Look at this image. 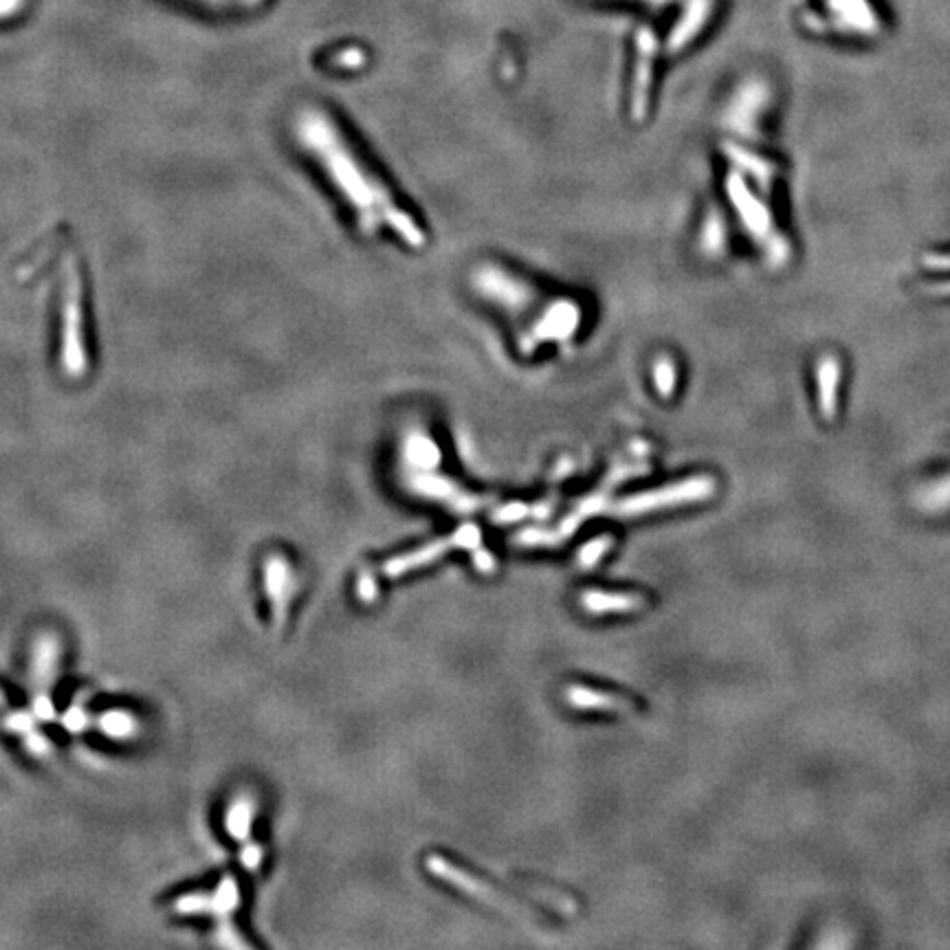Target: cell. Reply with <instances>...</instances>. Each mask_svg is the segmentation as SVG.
I'll list each match as a JSON object with an SVG mask.
<instances>
[{"label":"cell","instance_id":"obj_19","mask_svg":"<svg viewBox=\"0 0 950 950\" xmlns=\"http://www.w3.org/2000/svg\"><path fill=\"white\" fill-rule=\"evenodd\" d=\"M654 383L661 396H672L676 388V368L672 359H658L654 366Z\"/></svg>","mask_w":950,"mask_h":950},{"label":"cell","instance_id":"obj_10","mask_svg":"<svg viewBox=\"0 0 950 950\" xmlns=\"http://www.w3.org/2000/svg\"><path fill=\"white\" fill-rule=\"evenodd\" d=\"M60 663V643L56 637H40L34 645V661H32V685L36 689L34 700H47L51 685L58 674Z\"/></svg>","mask_w":950,"mask_h":950},{"label":"cell","instance_id":"obj_9","mask_svg":"<svg viewBox=\"0 0 950 950\" xmlns=\"http://www.w3.org/2000/svg\"><path fill=\"white\" fill-rule=\"evenodd\" d=\"M713 5H715V0H687L680 21L676 23V27L672 29V34L667 38L669 54H680L685 47H689L700 36V32L706 27V23L713 14Z\"/></svg>","mask_w":950,"mask_h":950},{"label":"cell","instance_id":"obj_16","mask_svg":"<svg viewBox=\"0 0 950 950\" xmlns=\"http://www.w3.org/2000/svg\"><path fill=\"white\" fill-rule=\"evenodd\" d=\"M403 458L407 460V464L416 466L418 471H429L440 462V451L427 434L412 431L403 440Z\"/></svg>","mask_w":950,"mask_h":950},{"label":"cell","instance_id":"obj_23","mask_svg":"<svg viewBox=\"0 0 950 950\" xmlns=\"http://www.w3.org/2000/svg\"><path fill=\"white\" fill-rule=\"evenodd\" d=\"M473 566L478 568L480 572H485V574H491V572H496V557L489 555L487 550L478 548V550L473 553Z\"/></svg>","mask_w":950,"mask_h":950},{"label":"cell","instance_id":"obj_5","mask_svg":"<svg viewBox=\"0 0 950 950\" xmlns=\"http://www.w3.org/2000/svg\"><path fill=\"white\" fill-rule=\"evenodd\" d=\"M453 548H473V550H478L480 548V531H478V526H464V529H460L455 535H451L447 539H436L429 546H423L420 550H412L407 555H399V557L385 561L383 574L396 579L401 574H407L412 570L429 566L431 561H436L438 557H442L444 553H449Z\"/></svg>","mask_w":950,"mask_h":950},{"label":"cell","instance_id":"obj_22","mask_svg":"<svg viewBox=\"0 0 950 950\" xmlns=\"http://www.w3.org/2000/svg\"><path fill=\"white\" fill-rule=\"evenodd\" d=\"M357 592H359V596H361V601H364V603H372V601L377 598V583H375L372 574H368V572H361V577H359V587H357Z\"/></svg>","mask_w":950,"mask_h":950},{"label":"cell","instance_id":"obj_13","mask_svg":"<svg viewBox=\"0 0 950 950\" xmlns=\"http://www.w3.org/2000/svg\"><path fill=\"white\" fill-rule=\"evenodd\" d=\"M414 489L434 498V500L449 504L451 509H458V513H468L471 509L478 507V500L466 496L464 491H460L453 483L436 478V475H418V478L414 480Z\"/></svg>","mask_w":950,"mask_h":950},{"label":"cell","instance_id":"obj_7","mask_svg":"<svg viewBox=\"0 0 950 950\" xmlns=\"http://www.w3.org/2000/svg\"><path fill=\"white\" fill-rule=\"evenodd\" d=\"M637 71H633V88H631V115L641 119L648 110L650 91L654 82V64L658 56V38L656 32L643 27L637 36Z\"/></svg>","mask_w":950,"mask_h":950},{"label":"cell","instance_id":"obj_15","mask_svg":"<svg viewBox=\"0 0 950 950\" xmlns=\"http://www.w3.org/2000/svg\"><path fill=\"white\" fill-rule=\"evenodd\" d=\"M256 812H258V804L249 795H240L238 799H234L229 810H227V817H225L227 834L238 843L251 841Z\"/></svg>","mask_w":950,"mask_h":950},{"label":"cell","instance_id":"obj_25","mask_svg":"<svg viewBox=\"0 0 950 950\" xmlns=\"http://www.w3.org/2000/svg\"><path fill=\"white\" fill-rule=\"evenodd\" d=\"M928 290H930V293H939V295H950V282H943V284H930Z\"/></svg>","mask_w":950,"mask_h":950},{"label":"cell","instance_id":"obj_6","mask_svg":"<svg viewBox=\"0 0 950 950\" xmlns=\"http://www.w3.org/2000/svg\"><path fill=\"white\" fill-rule=\"evenodd\" d=\"M264 592L271 605L273 622L275 627H284L288 618V609L293 603V596L297 592V577L290 566V561L275 553L264 561Z\"/></svg>","mask_w":950,"mask_h":950},{"label":"cell","instance_id":"obj_11","mask_svg":"<svg viewBox=\"0 0 950 950\" xmlns=\"http://www.w3.org/2000/svg\"><path fill=\"white\" fill-rule=\"evenodd\" d=\"M581 607L590 614H627L639 611L648 607V598L641 594H627V592H601V590H587L581 594Z\"/></svg>","mask_w":950,"mask_h":950},{"label":"cell","instance_id":"obj_18","mask_svg":"<svg viewBox=\"0 0 950 950\" xmlns=\"http://www.w3.org/2000/svg\"><path fill=\"white\" fill-rule=\"evenodd\" d=\"M611 546V537H598V539H592L587 546H583V550H579V555H577V566L581 568V570H590V568H594V563L607 553V548Z\"/></svg>","mask_w":950,"mask_h":950},{"label":"cell","instance_id":"obj_17","mask_svg":"<svg viewBox=\"0 0 950 950\" xmlns=\"http://www.w3.org/2000/svg\"><path fill=\"white\" fill-rule=\"evenodd\" d=\"M93 724L110 739H130L139 731L136 717L123 709H110V711L97 715Z\"/></svg>","mask_w":950,"mask_h":950},{"label":"cell","instance_id":"obj_28","mask_svg":"<svg viewBox=\"0 0 950 950\" xmlns=\"http://www.w3.org/2000/svg\"><path fill=\"white\" fill-rule=\"evenodd\" d=\"M245 5H256V3H260V0H242Z\"/></svg>","mask_w":950,"mask_h":950},{"label":"cell","instance_id":"obj_27","mask_svg":"<svg viewBox=\"0 0 950 950\" xmlns=\"http://www.w3.org/2000/svg\"><path fill=\"white\" fill-rule=\"evenodd\" d=\"M5 702H8V698H5L3 689H0V706H5Z\"/></svg>","mask_w":950,"mask_h":950},{"label":"cell","instance_id":"obj_20","mask_svg":"<svg viewBox=\"0 0 950 950\" xmlns=\"http://www.w3.org/2000/svg\"><path fill=\"white\" fill-rule=\"evenodd\" d=\"M240 863H242L245 869L258 871L260 865L264 863V850H262V845H258L253 841H247L242 845V850H240Z\"/></svg>","mask_w":950,"mask_h":950},{"label":"cell","instance_id":"obj_8","mask_svg":"<svg viewBox=\"0 0 950 950\" xmlns=\"http://www.w3.org/2000/svg\"><path fill=\"white\" fill-rule=\"evenodd\" d=\"M728 197H731L733 205L737 207V212H739V216H741L746 229H748L757 240H763L765 245H772V234H774V229H772L770 214H768L765 205L759 203V201L748 192V188L744 186L741 179H737V175H733V179L728 181Z\"/></svg>","mask_w":950,"mask_h":950},{"label":"cell","instance_id":"obj_2","mask_svg":"<svg viewBox=\"0 0 950 950\" xmlns=\"http://www.w3.org/2000/svg\"><path fill=\"white\" fill-rule=\"evenodd\" d=\"M240 906V887L234 876H225L212 893H188L175 900L173 909L179 915H205L216 919V941L223 946H245L234 924V913Z\"/></svg>","mask_w":950,"mask_h":950},{"label":"cell","instance_id":"obj_1","mask_svg":"<svg viewBox=\"0 0 950 950\" xmlns=\"http://www.w3.org/2000/svg\"><path fill=\"white\" fill-rule=\"evenodd\" d=\"M295 139L322 168L366 234H377L388 227L414 249L425 247L427 238L420 225L394 201L392 192L368 168L364 156L351 145L331 115L320 108L304 110L295 121Z\"/></svg>","mask_w":950,"mask_h":950},{"label":"cell","instance_id":"obj_4","mask_svg":"<svg viewBox=\"0 0 950 950\" xmlns=\"http://www.w3.org/2000/svg\"><path fill=\"white\" fill-rule=\"evenodd\" d=\"M425 865H427V871H429L431 876L444 880L447 884L455 887L458 891L466 893V895L473 898V900H478V902H483V904H487V906H491V909H498V911H502V913H507V915H513V917H522V919L531 917V911H526V909H524L520 902H515L511 895H507V893H502L500 889H496V887L483 882L480 878H473L471 874H466V871L460 869V867H453L449 860H444V858H440V856H429V858L425 860Z\"/></svg>","mask_w":950,"mask_h":950},{"label":"cell","instance_id":"obj_14","mask_svg":"<svg viewBox=\"0 0 950 950\" xmlns=\"http://www.w3.org/2000/svg\"><path fill=\"white\" fill-rule=\"evenodd\" d=\"M839 381H841V364L836 357L828 355L819 361V403L823 418L832 420L836 414L839 399Z\"/></svg>","mask_w":950,"mask_h":950},{"label":"cell","instance_id":"obj_12","mask_svg":"<svg viewBox=\"0 0 950 950\" xmlns=\"http://www.w3.org/2000/svg\"><path fill=\"white\" fill-rule=\"evenodd\" d=\"M566 700L572 709H579V711H605V713H633L637 711V704L622 698V696L592 691V689H585L579 685H572L566 691Z\"/></svg>","mask_w":950,"mask_h":950},{"label":"cell","instance_id":"obj_26","mask_svg":"<svg viewBox=\"0 0 950 950\" xmlns=\"http://www.w3.org/2000/svg\"><path fill=\"white\" fill-rule=\"evenodd\" d=\"M643 3H650V5H654V8H663V5L669 3V0H643Z\"/></svg>","mask_w":950,"mask_h":950},{"label":"cell","instance_id":"obj_21","mask_svg":"<svg viewBox=\"0 0 950 950\" xmlns=\"http://www.w3.org/2000/svg\"><path fill=\"white\" fill-rule=\"evenodd\" d=\"M62 724H64L67 731H71V733H80V731H84L91 722H88V715L84 713L82 706H73V709H69L67 715L62 717Z\"/></svg>","mask_w":950,"mask_h":950},{"label":"cell","instance_id":"obj_3","mask_svg":"<svg viewBox=\"0 0 950 950\" xmlns=\"http://www.w3.org/2000/svg\"><path fill=\"white\" fill-rule=\"evenodd\" d=\"M715 494V480L709 478V475H698V478L691 480H682L656 491H648L641 494L637 498H627L622 502H618L611 513L614 515H622V518H631V515H645V513H654V511H663V509H674V507H685V504H693V502H702L706 498H711Z\"/></svg>","mask_w":950,"mask_h":950},{"label":"cell","instance_id":"obj_24","mask_svg":"<svg viewBox=\"0 0 950 950\" xmlns=\"http://www.w3.org/2000/svg\"><path fill=\"white\" fill-rule=\"evenodd\" d=\"M924 264L928 269L946 271V269H950V253H930V256H924Z\"/></svg>","mask_w":950,"mask_h":950}]
</instances>
